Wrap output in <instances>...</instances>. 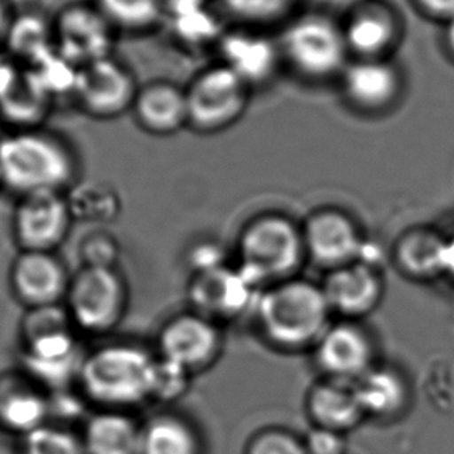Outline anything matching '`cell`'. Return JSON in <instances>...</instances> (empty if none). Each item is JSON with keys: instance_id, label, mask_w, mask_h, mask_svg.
<instances>
[{"instance_id": "d4e9b609", "label": "cell", "mask_w": 454, "mask_h": 454, "mask_svg": "<svg viewBox=\"0 0 454 454\" xmlns=\"http://www.w3.org/2000/svg\"><path fill=\"white\" fill-rule=\"evenodd\" d=\"M142 427L131 411L95 410L80 433L86 454H140Z\"/></svg>"}, {"instance_id": "ffe728a7", "label": "cell", "mask_w": 454, "mask_h": 454, "mask_svg": "<svg viewBox=\"0 0 454 454\" xmlns=\"http://www.w3.org/2000/svg\"><path fill=\"white\" fill-rule=\"evenodd\" d=\"M134 121L140 131L168 137L189 127L185 88L168 80H153L140 84L131 107Z\"/></svg>"}, {"instance_id": "f546056e", "label": "cell", "mask_w": 454, "mask_h": 454, "mask_svg": "<svg viewBox=\"0 0 454 454\" xmlns=\"http://www.w3.org/2000/svg\"><path fill=\"white\" fill-rule=\"evenodd\" d=\"M5 47L12 57L26 63L27 67L32 66L55 49L53 20L30 12L14 14Z\"/></svg>"}, {"instance_id": "6da1fadb", "label": "cell", "mask_w": 454, "mask_h": 454, "mask_svg": "<svg viewBox=\"0 0 454 454\" xmlns=\"http://www.w3.org/2000/svg\"><path fill=\"white\" fill-rule=\"evenodd\" d=\"M69 140L45 128H16L0 136V189L18 196L66 193L80 177Z\"/></svg>"}, {"instance_id": "836d02e7", "label": "cell", "mask_w": 454, "mask_h": 454, "mask_svg": "<svg viewBox=\"0 0 454 454\" xmlns=\"http://www.w3.org/2000/svg\"><path fill=\"white\" fill-rule=\"evenodd\" d=\"M297 0H220L221 7L235 20L263 26L282 20Z\"/></svg>"}, {"instance_id": "e0dca14e", "label": "cell", "mask_w": 454, "mask_h": 454, "mask_svg": "<svg viewBox=\"0 0 454 454\" xmlns=\"http://www.w3.org/2000/svg\"><path fill=\"white\" fill-rule=\"evenodd\" d=\"M321 286L332 311L350 321L373 313L385 296V282L379 268L364 262L328 271Z\"/></svg>"}, {"instance_id": "52a82bcc", "label": "cell", "mask_w": 454, "mask_h": 454, "mask_svg": "<svg viewBox=\"0 0 454 454\" xmlns=\"http://www.w3.org/2000/svg\"><path fill=\"white\" fill-rule=\"evenodd\" d=\"M280 51L299 75L313 82L340 75L350 53L342 26L317 13L303 14L286 27Z\"/></svg>"}, {"instance_id": "d6986e66", "label": "cell", "mask_w": 454, "mask_h": 454, "mask_svg": "<svg viewBox=\"0 0 454 454\" xmlns=\"http://www.w3.org/2000/svg\"><path fill=\"white\" fill-rule=\"evenodd\" d=\"M51 422V392L27 373L0 375V431L24 435Z\"/></svg>"}, {"instance_id": "3957f363", "label": "cell", "mask_w": 454, "mask_h": 454, "mask_svg": "<svg viewBox=\"0 0 454 454\" xmlns=\"http://www.w3.org/2000/svg\"><path fill=\"white\" fill-rule=\"evenodd\" d=\"M78 333L64 305L27 309L20 330V371L45 391H66L76 383L86 355Z\"/></svg>"}, {"instance_id": "7c38bea8", "label": "cell", "mask_w": 454, "mask_h": 454, "mask_svg": "<svg viewBox=\"0 0 454 454\" xmlns=\"http://www.w3.org/2000/svg\"><path fill=\"white\" fill-rule=\"evenodd\" d=\"M66 193L45 192L20 196L13 212L14 240L20 251L57 253L74 226Z\"/></svg>"}, {"instance_id": "cb8c5ba5", "label": "cell", "mask_w": 454, "mask_h": 454, "mask_svg": "<svg viewBox=\"0 0 454 454\" xmlns=\"http://www.w3.org/2000/svg\"><path fill=\"white\" fill-rule=\"evenodd\" d=\"M307 411L315 427L346 434L366 420L354 383L324 379L307 395Z\"/></svg>"}, {"instance_id": "74e56055", "label": "cell", "mask_w": 454, "mask_h": 454, "mask_svg": "<svg viewBox=\"0 0 454 454\" xmlns=\"http://www.w3.org/2000/svg\"><path fill=\"white\" fill-rule=\"evenodd\" d=\"M189 265L190 270H193L195 274H201V272L214 271L223 268L226 266V262H224V254L218 245L200 243L190 249Z\"/></svg>"}, {"instance_id": "277c9868", "label": "cell", "mask_w": 454, "mask_h": 454, "mask_svg": "<svg viewBox=\"0 0 454 454\" xmlns=\"http://www.w3.org/2000/svg\"><path fill=\"white\" fill-rule=\"evenodd\" d=\"M332 309L321 285L307 278H288L260 293L255 317L260 332L284 350L315 348L330 327Z\"/></svg>"}, {"instance_id": "9a60e30c", "label": "cell", "mask_w": 454, "mask_h": 454, "mask_svg": "<svg viewBox=\"0 0 454 454\" xmlns=\"http://www.w3.org/2000/svg\"><path fill=\"white\" fill-rule=\"evenodd\" d=\"M70 274L57 253L20 251L10 268V286L27 309L64 305Z\"/></svg>"}, {"instance_id": "484cf974", "label": "cell", "mask_w": 454, "mask_h": 454, "mask_svg": "<svg viewBox=\"0 0 454 454\" xmlns=\"http://www.w3.org/2000/svg\"><path fill=\"white\" fill-rule=\"evenodd\" d=\"M447 239L434 229L416 227L403 232L394 249L398 268L417 280H431L445 271Z\"/></svg>"}, {"instance_id": "f1b7e54d", "label": "cell", "mask_w": 454, "mask_h": 454, "mask_svg": "<svg viewBox=\"0 0 454 454\" xmlns=\"http://www.w3.org/2000/svg\"><path fill=\"white\" fill-rule=\"evenodd\" d=\"M117 33L144 35L164 24L167 0H90Z\"/></svg>"}, {"instance_id": "8fae6325", "label": "cell", "mask_w": 454, "mask_h": 454, "mask_svg": "<svg viewBox=\"0 0 454 454\" xmlns=\"http://www.w3.org/2000/svg\"><path fill=\"white\" fill-rule=\"evenodd\" d=\"M221 350L223 333L218 322L192 309L164 322L154 352L195 375L215 364Z\"/></svg>"}, {"instance_id": "44dd1931", "label": "cell", "mask_w": 454, "mask_h": 454, "mask_svg": "<svg viewBox=\"0 0 454 454\" xmlns=\"http://www.w3.org/2000/svg\"><path fill=\"white\" fill-rule=\"evenodd\" d=\"M342 30L356 59H386L400 41L402 24L389 5L367 2L355 8Z\"/></svg>"}, {"instance_id": "8d00e7d4", "label": "cell", "mask_w": 454, "mask_h": 454, "mask_svg": "<svg viewBox=\"0 0 454 454\" xmlns=\"http://www.w3.org/2000/svg\"><path fill=\"white\" fill-rule=\"evenodd\" d=\"M309 454H346L348 441L346 434L333 429L315 427L303 437Z\"/></svg>"}, {"instance_id": "b9f144b4", "label": "cell", "mask_w": 454, "mask_h": 454, "mask_svg": "<svg viewBox=\"0 0 454 454\" xmlns=\"http://www.w3.org/2000/svg\"><path fill=\"white\" fill-rule=\"evenodd\" d=\"M443 41H445V49H447L448 53H450V57L454 59V18L445 22Z\"/></svg>"}, {"instance_id": "4dcf8cb0", "label": "cell", "mask_w": 454, "mask_h": 454, "mask_svg": "<svg viewBox=\"0 0 454 454\" xmlns=\"http://www.w3.org/2000/svg\"><path fill=\"white\" fill-rule=\"evenodd\" d=\"M164 22L183 44H201L215 35L214 16L202 0H167Z\"/></svg>"}, {"instance_id": "9c48e42d", "label": "cell", "mask_w": 454, "mask_h": 454, "mask_svg": "<svg viewBox=\"0 0 454 454\" xmlns=\"http://www.w3.org/2000/svg\"><path fill=\"white\" fill-rule=\"evenodd\" d=\"M139 82L129 66L109 57L78 70L72 98L95 121H114L131 113Z\"/></svg>"}, {"instance_id": "4316f807", "label": "cell", "mask_w": 454, "mask_h": 454, "mask_svg": "<svg viewBox=\"0 0 454 454\" xmlns=\"http://www.w3.org/2000/svg\"><path fill=\"white\" fill-rule=\"evenodd\" d=\"M140 454H202L201 435L189 419L160 411L144 422Z\"/></svg>"}, {"instance_id": "ac0fdd59", "label": "cell", "mask_w": 454, "mask_h": 454, "mask_svg": "<svg viewBox=\"0 0 454 454\" xmlns=\"http://www.w3.org/2000/svg\"><path fill=\"white\" fill-rule=\"evenodd\" d=\"M342 92L363 113L379 114L397 103L403 80L395 64L386 59H355L340 74Z\"/></svg>"}, {"instance_id": "ba28073f", "label": "cell", "mask_w": 454, "mask_h": 454, "mask_svg": "<svg viewBox=\"0 0 454 454\" xmlns=\"http://www.w3.org/2000/svg\"><path fill=\"white\" fill-rule=\"evenodd\" d=\"M249 89L224 64L201 70L185 88L189 127L201 134L232 127L247 111Z\"/></svg>"}, {"instance_id": "30bf717a", "label": "cell", "mask_w": 454, "mask_h": 454, "mask_svg": "<svg viewBox=\"0 0 454 454\" xmlns=\"http://www.w3.org/2000/svg\"><path fill=\"white\" fill-rule=\"evenodd\" d=\"M51 20L55 49L78 69L114 57L119 33L92 2L69 4Z\"/></svg>"}, {"instance_id": "7a4b0ae2", "label": "cell", "mask_w": 454, "mask_h": 454, "mask_svg": "<svg viewBox=\"0 0 454 454\" xmlns=\"http://www.w3.org/2000/svg\"><path fill=\"white\" fill-rule=\"evenodd\" d=\"M158 355L136 340H109L82 358L76 385L95 410L131 411L152 402Z\"/></svg>"}, {"instance_id": "60d3db41", "label": "cell", "mask_w": 454, "mask_h": 454, "mask_svg": "<svg viewBox=\"0 0 454 454\" xmlns=\"http://www.w3.org/2000/svg\"><path fill=\"white\" fill-rule=\"evenodd\" d=\"M445 276L454 278V237L447 239V247H445Z\"/></svg>"}, {"instance_id": "d590c367", "label": "cell", "mask_w": 454, "mask_h": 454, "mask_svg": "<svg viewBox=\"0 0 454 454\" xmlns=\"http://www.w3.org/2000/svg\"><path fill=\"white\" fill-rule=\"evenodd\" d=\"M247 454H309L303 439L282 428L260 431L249 441Z\"/></svg>"}, {"instance_id": "83f0119b", "label": "cell", "mask_w": 454, "mask_h": 454, "mask_svg": "<svg viewBox=\"0 0 454 454\" xmlns=\"http://www.w3.org/2000/svg\"><path fill=\"white\" fill-rule=\"evenodd\" d=\"M70 212L74 220L105 227L119 220L121 212V198L113 185L105 181H82L66 192Z\"/></svg>"}, {"instance_id": "4fadbf2b", "label": "cell", "mask_w": 454, "mask_h": 454, "mask_svg": "<svg viewBox=\"0 0 454 454\" xmlns=\"http://www.w3.org/2000/svg\"><path fill=\"white\" fill-rule=\"evenodd\" d=\"M313 348L325 379L355 383L377 364L372 336L358 321L330 324Z\"/></svg>"}, {"instance_id": "2e32d148", "label": "cell", "mask_w": 454, "mask_h": 454, "mask_svg": "<svg viewBox=\"0 0 454 454\" xmlns=\"http://www.w3.org/2000/svg\"><path fill=\"white\" fill-rule=\"evenodd\" d=\"M260 288L240 268L223 266L214 271L195 274L190 282L189 297L193 311L214 321L235 319L259 301Z\"/></svg>"}, {"instance_id": "e575fe53", "label": "cell", "mask_w": 454, "mask_h": 454, "mask_svg": "<svg viewBox=\"0 0 454 454\" xmlns=\"http://www.w3.org/2000/svg\"><path fill=\"white\" fill-rule=\"evenodd\" d=\"M158 355V354H156ZM193 373L177 366L171 361L158 356L154 380H153L152 402L160 404L175 403L189 392Z\"/></svg>"}, {"instance_id": "5b68a950", "label": "cell", "mask_w": 454, "mask_h": 454, "mask_svg": "<svg viewBox=\"0 0 454 454\" xmlns=\"http://www.w3.org/2000/svg\"><path fill=\"white\" fill-rule=\"evenodd\" d=\"M239 251V268L257 288L294 278L307 259L302 229L280 214L254 218L241 231Z\"/></svg>"}, {"instance_id": "5bb4252c", "label": "cell", "mask_w": 454, "mask_h": 454, "mask_svg": "<svg viewBox=\"0 0 454 454\" xmlns=\"http://www.w3.org/2000/svg\"><path fill=\"white\" fill-rule=\"evenodd\" d=\"M307 257L327 271L358 262L366 247L361 229L340 208H321L302 227Z\"/></svg>"}, {"instance_id": "ab89813d", "label": "cell", "mask_w": 454, "mask_h": 454, "mask_svg": "<svg viewBox=\"0 0 454 454\" xmlns=\"http://www.w3.org/2000/svg\"><path fill=\"white\" fill-rule=\"evenodd\" d=\"M14 13L8 0H0V47L7 43L10 27L13 24Z\"/></svg>"}, {"instance_id": "f35d334b", "label": "cell", "mask_w": 454, "mask_h": 454, "mask_svg": "<svg viewBox=\"0 0 454 454\" xmlns=\"http://www.w3.org/2000/svg\"><path fill=\"white\" fill-rule=\"evenodd\" d=\"M414 4L431 20L448 22L454 18V0H414Z\"/></svg>"}, {"instance_id": "8992f818", "label": "cell", "mask_w": 454, "mask_h": 454, "mask_svg": "<svg viewBox=\"0 0 454 454\" xmlns=\"http://www.w3.org/2000/svg\"><path fill=\"white\" fill-rule=\"evenodd\" d=\"M128 303L127 278L117 266H80L70 278L64 309L78 332L106 336L125 319Z\"/></svg>"}, {"instance_id": "7402d4cb", "label": "cell", "mask_w": 454, "mask_h": 454, "mask_svg": "<svg viewBox=\"0 0 454 454\" xmlns=\"http://www.w3.org/2000/svg\"><path fill=\"white\" fill-rule=\"evenodd\" d=\"M221 64L240 76L249 88L270 82L278 67L280 47L265 35L231 32L218 39Z\"/></svg>"}, {"instance_id": "d6a6232c", "label": "cell", "mask_w": 454, "mask_h": 454, "mask_svg": "<svg viewBox=\"0 0 454 454\" xmlns=\"http://www.w3.org/2000/svg\"><path fill=\"white\" fill-rule=\"evenodd\" d=\"M76 254L80 266L115 268L121 257V243L105 227H92L78 241Z\"/></svg>"}, {"instance_id": "603a6c76", "label": "cell", "mask_w": 454, "mask_h": 454, "mask_svg": "<svg viewBox=\"0 0 454 454\" xmlns=\"http://www.w3.org/2000/svg\"><path fill=\"white\" fill-rule=\"evenodd\" d=\"M354 385L366 419L391 422L410 408V381L395 367L375 364Z\"/></svg>"}, {"instance_id": "1f68e13d", "label": "cell", "mask_w": 454, "mask_h": 454, "mask_svg": "<svg viewBox=\"0 0 454 454\" xmlns=\"http://www.w3.org/2000/svg\"><path fill=\"white\" fill-rule=\"evenodd\" d=\"M20 454H86L82 433L67 423L49 422L20 437Z\"/></svg>"}]
</instances>
